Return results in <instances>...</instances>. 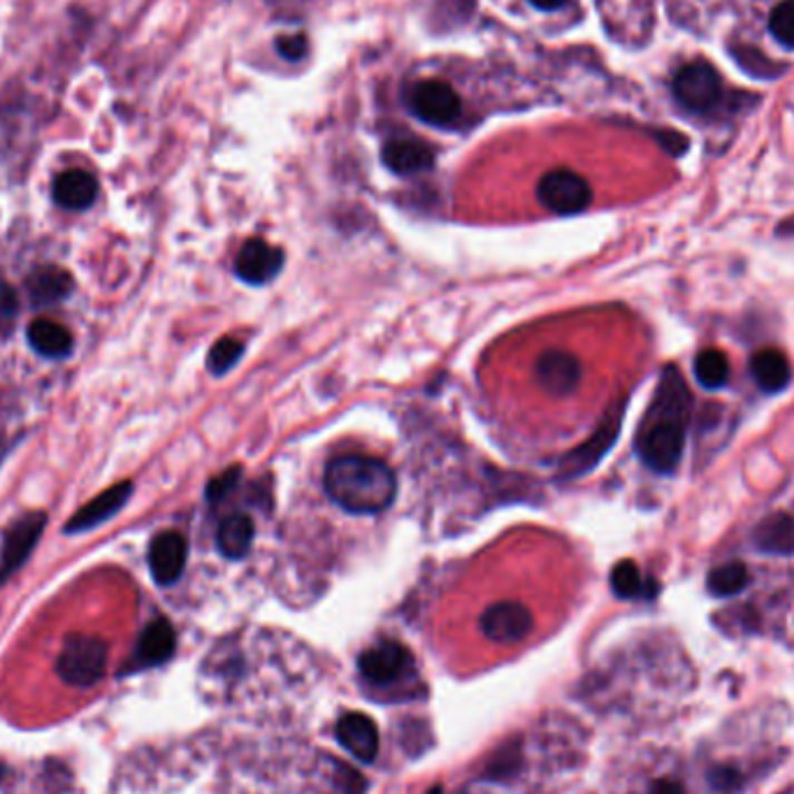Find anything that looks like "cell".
I'll return each mask as SVG.
<instances>
[{
  "label": "cell",
  "mask_w": 794,
  "mask_h": 794,
  "mask_svg": "<svg viewBox=\"0 0 794 794\" xmlns=\"http://www.w3.org/2000/svg\"><path fill=\"white\" fill-rule=\"evenodd\" d=\"M690 393L678 370L667 367L657 386L653 406L637 437V453L646 468L657 474H672L686 447V421Z\"/></svg>",
  "instance_id": "cell-1"
},
{
  "label": "cell",
  "mask_w": 794,
  "mask_h": 794,
  "mask_svg": "<svg viewBox=\"0 0 794 794\" xmlns=\"http://www.w3.org/2000/svg\"><path fill=\"white\" fill-rule=\"evenodd\" d=\"M323 486L337 507L359 516L386 511L398 496V479L389 464L359 453L327 462Z\"/></svg>",
  "instance_id": "cell-2"
},
{
  "label": "cell",
  "mask_w": 794,
  "mask_h": 794,
  "mask_svg": "<svg viewBox=\"0 0 794 794\" xmlns=\"http://www.w3.org/2000/svg\"><path fill=\"white\" fill-rule=\"evenodd\" d=\"M107 644L91 635H72L66 639L57 660L59 676L72 688H94L105 676Z\"/></svg>",
  "instance_id": "cell-3"
},
{
  "label": "cell",
  "mask_w": 794,
  "mask_h": 794,
  "mask_svg": "<svg viewBox=\"0 0 794 794\" xmlns=\"http://www.w3.org/2000/svg\"><path fill=\"white\" fill-rule=\"evenodd\" d=\"M539 203L558 216L581 214L592 203L590 184L574 170H551L546 173L537 186Z\"/></svg>",
  "instance_id": "cell-4"
},
{
  "label": "cell",
  "mask_w": 794,
  "mask_h": 794,
  "mask_svg": "<svg viewBox=\"0 0 794 794\" xmlns=\"http://www.w3.org/2000/svg\"><path fill=\"white\" fill-rule=\"evenodd\" d=\"M412 112L428 126L451 128L462 117V100L458 91L442 79H425L412 91Z\"/></svg>",
  "instance_id": "cell-5"
},
{
  "label": "cell",
  "mask_w": 794,
  "mask_h": 794,
  "mask_svg": "<svg viewBox=\"0 0 794 794\" xmlns=\"http://www.w3.org/2000/svg\"><path fill=\"white\" fill-rule=\"evenodd\" d=\"M721 77L706 61L683 66L674 79V96L690 112H708L721 100Z\"/></svg>",
  "instance_id": "cell-6"
},
{
  "label": "cell",
  "mask_w": 794,
  "mask_h": 794,
  "mask_svg": "<svg viewBox=\"0 0 794 794\" xmlns=\"http://www.w3.org/2000/svg\"><path fill=\"white\" fill-rule=\"evenodd\" d=\"M623 409L625 404H618L616 409L605 416L601 425L592 432L590 440L586 444H581L579 449H574L567 458H562L560 462V477L562 479H577L581 474H588L590 470H595L599 460L607 455V451L616 444L618 432L623 425Z\"/></svg>",
  "instance_id": "cell-7"
},
{
  "label": "cell",
  "mask_w": 794,
  "mask_h": 794,
  "mask_svg": "<svg viewBox=\"0 0 794 794\" xmlns=\"http://www.w3.org/2000/svg\"><path fill=\"white\" fill-rule=\"evenodd\" d=\"M412 653L391 639H383L376 646L367 648L359 660L361 676L372 683V686H389V683H395L412 672Z\"/></svg>",
  "instance_id": "cell-8"
},
{
  "label": "cell",
  "mask_w": 794,
  "mask_h": 794,
  "mask_svg": "<svg viewBox=\"0 0 794 794\" xmlns=\"http://www.w3.org/2000/svg\"><path fill=\"white\" fill-rule=\"evenodd\" d=\"M47 526L45 513H29L19 518L17 523L8 530L3 539V551H0V586H3L12 574L29 560L33 553L36 543L42 537V530Z\"/></svg>",
  "instance_id": "cell-9"
},
{
  "label": "cell",
  "mask_w": 794,
  "mask_h": 794,
  "mask_svg": "<svg viewBox=\"0 0 794 794\" xmlns=\"http://www.w3.org/2000/svg\"><path fill=\"white\" fill-rule=\"evenodd\" d=\"M284 252L265 239L246 242L235 258V275L249 286H265L275 280L284 267Z\"/></svg>",
  "instance_id": "cell-10"
},
{
  "label": "cell",
  "mask_w": 794,
  "mask_h": 794,
  "mask_svg": "<svg viewBox=\"0 0 794 794\" xmlns=\"http://www.w3.org/2000/svg\"><path fill=\"white\" fill-rule=\"evenodd\" d=\"M483 635L496 644H516L532 629V614L518 601H498L481 616Z\"/></svg>",
  "instance_id": "cell-11"
},
{
  "label": "cell",
  "mask_w": 794,
  "mask_h": 794,
  "mask_svg": "<svg viewBox=\"0 0 794 794\" xmlns=\"http://www.w3.org/2000/svg\"><path fill=\"white\" fill-rule=\"evenodd\" d=\"M537 381L546 393L556 398H565L571 391L579 389L581 383V363L574 359L571 353L565 351H549L543 353L535 365Z\"/></svg>",
  "instance_id": "cell-12"
},
{
  "label": "cell",
  "mask_w": 794,
  "mask_h": 794,
  "mask_svg": "<svg viewBox=\"0 0 794 794\" xmlns=\"http://www.w3.org/2000/svg\"><path fill=\"white\" fill-rule=\"evenodd\" d=\"M188 546L179 532H163L151 541L149 567L158 586H173L179 581L186 567Z\"/></svg>",
  "instance_id": "cell-13"
},
{
  "label": "cell",
  "mask_w": 794,
  "mask_h": 794,
  "mask_svg": "<svg viewBox=\"0 0 794 794\" xmlns=\"http://www.w3.org/2000/svg\"><path fill=\"white\" fill-rule=\"evenodd\" d=\"M130 496H133V483L130 481H124V483L107 488L105 492H100L96 500H91L89 504L81 507L68 520L66 532L68 535H79V532H89V530L98 528L100 523H105V520L117 516L119 509L128 502Z\"/></svg>",
  "instance_id": "cell-14"
},
{
  "label": "cell",
  "mask_w": 794,
  "mask_h": 794,
  "mask_svg": "<svg viewBox=\"0 0 794 794\" xmlns=\"http://www.w3.org/2000/svg\"><path fill=\"white\" fill-rule=\"evenodd\" d=\"M177 646V637L175 629L166 618H156L154 623H149L145 627V633L138 641V648H135L133 655V669H149V667H158L163 663H168Z\"/></svg>",
  "instance_id": "cell-15"
},
{
  "label": "cell",
  "mask_w": 794,
  "mask_h": 794,
  "mask_svg": "<svg viewBox=\"0 0 794 794\" xmlns=\"http://www.w3.org/2000/svg\"><path fill=\"white\" fill-rule=\"evenodd\" d=\"M381 160L391 173L409 177V175H419V173L430 170L434 166V154L421 140L398 138V140H389L386 145H383Z\"/></svg>",
  "instance_id": "cell-16"
},
{
  "label": "cell",
  "mask_w": 794,
  "mask_h": 794,
  "mask_svg": "<svg viewBox=\"0 0 794 794\" xmlns=\"http://www.w3.org/2000/svg\"><path fill=\"white\" fill-rule=\"evenodd\" d=\"M337 742L361 762H372L379 753V732L372 718L365 714H346L340 718L337 727Z\"/></svg>",
  "instance_id": "cell-17"
},
{
  "label": "cell",
  "mask_w": 794,
  "mask_h": 794,
  "mask_svg": "<svg viewBox=\"0 0 794 794\" xmlns=\"http://www.w3.org/2000/svg\"><path fill=\"white\" fill-rule=\"evenodd\" d=\"M98 196V182L87 170H68L53 182V200L61 207L79 212L94 205Z\"/></svg>",
  "instance_id": "cell-18"
},
{
  "label": "cell",
  "mask_w": 794,
  "mask_h": 794,
  "mask_svg": "<svg viewBox=\"0 0 794 794\" xmlns=\"http://www.w3.org/2000/svg\"><path fill=\"white\" fill-rule=\"evenodd\" d=\"M254 543V520L244 513H233L222 520L216 530V546L226 558L242 560L252 551Z\"/></svg>",
  "instance_id": "cell-19"
},
{
  "label": "cell",
  "mask_w": 794,
  "mask_h": 794,
  "mask_svg": "<svg viewBox=\"0 0 794 794\" xmlns=\"http://www.w3.org/2000/svg\"><path fill=\"white\" fill-rule=\"evenodd\" d=\"M753 541L757 551L772 556L794 553V518L787 513H776L757 526Z\"/></svg>",
  "instance_id": "cell-20"
},
{
  "label": "cell",
  "mask_w": 794,
  "mask_h": 794,
  "mask_svg": "<svg viewBox=\"0 0 794 794\" xmlns=\"http://www.w3.org/2000/svg\"><path fill=\"white\" fill-rule=\"evenodd\" d=\"M751 374L764 393H781L790 383L792 370L783 353L774 349H764L753 355Z\"/></svg>",
  "instance_id": "cell-21"
},
{
  "label": "cell",
  "mask_w": 794,
  "mask_h": 794,
  "mask_svg": "<svg viewBox=\"0 0 794 794\" xmlns=\"http://www.w3.org/2000/svg\"><path fill=\"white\" fill-rule=\"evenodd\" d=\"M29 342L31 346L45 355V359H63L72 349V337L68 327L47 318L33 321L29 325Z\"/></svg>",
  "instance_id": "cell-22"
},
{
  "label": "cell",
  "mask_w": 794,
  "mask_h": 794,
  "mask_svg": "<svg viewBox=\"0 0 794 794\" xmlns=\"http://www.w3.org/2000/svg\"><path fill=\"white\" fill-rule=\"evenodd\" d=\"M611 588L620 599H650L657 592L653 579H644V574L635 562H618L611 571Z\"/></svg>",
  "instance_id": "cell-23"
},
{
  "label": "cell",
  "mask_w": 794,
  "mask_h": 794,
  "mask_svg": "<svg viewBox=\"0 0 794 794\" xmlns=\"http://www.w3.org/2000/svg\"><path fill=\"white\" fill-rule=\"evenodd\" d=\"M695 376L708 391L723 389L729 379V361L725 359V353L718 349L702 351L695 361Z\"/></svg>",
  "instance_id": "cell-24"
},
{
  "label": "cell",
  "mask_w": 794,
  "mask_h": 794,
  "mask_svg": "<svg viewBox=\"0 0 794 794\" xmlns=\"http://www.w3.org/2000/svg\"><path fill=\"white\" fill-rule=\"evenodd\" d=\"M29 291H31V297L36 300L38 305H51V303H57V300L68 295L70 277L61 269L47 267V269L38 272V275L33 277Z\"/></svg>",
  "instance_id": "cell-25"
},
{
  "label": "cell",
  "mask_w": 794,
  "mask_h": 794,
  "mask_svg": "<svg viewBox=\"0 0 794 794\" xmlns=\"http://www.w3.org/2000/svg\"><path fill=\"white\" fill-rule=\"evenodd\" d=\"M748 586V569L742 562H729L708 574V590L716 597H732Z\"/></svg>",
  "instance_id": "cell-26"
},
{
  "label": "cell",
  "mask_w": 794,
  "mask_h": 794,
  "mask_svg": "<svg viewBox=\"0 0 794 794\" xmlns=\"http://www.w3.org/2000/svg\"><path fill=\"white\" fill-rule=\"evenodd\" d=\"M242 353H244V344L237 342V340H231V337H224V340H218L209 355H207V367L214 376H224L226 372H231L237 361L242 359Z\"/></svg>",
  "instance_id": "cell-27"
},
{
  "label": "cell",
  "mask_w": 794,
  "mask_h": 794,
  "mask_svg": "<svg viewBox=\"0 0 794 794\" xmlns=\"http://www.w3.org/2000/svg\"><path fill=\"white\" fill-rule=\"evenodd\" d=\"M770 29L783 47L794 49V0H783L772 12Z\"/></svg>",
  "instance_id": "cell-28"
},
{
  "label": "cell",
  "mask_w": 794,
  "mask_h": 794,
  "mask_svg": "<svg viewBox=\"0 0 794 794\" xmlns=\"http://www.w3.org/2000/svg\"><path fill=\"white\" fill-rule=\"evenodd\" d=\"M275 49L282 59L286 61H303L307 53V38L305 33H295V36H280L275 40Z\"/></svg>",
  "instance_id": "cell-29"
},
{
  "label": "cell",
  "mask_w": 794,
  "mask_h": 794,
  "mask_svg": "<svg viewBox=\"0 0 794 794\" xmlns=\"http://www.w3.org/2000/svg\"><path fill=\"white\" fill-rule=\"evenodd\" d=\"M237 481H239V470H237V468L224 472L222 477H216L214 481H209V486H207V498H209L212 502L226 498L228 492L237 486Z\"/></svg>",
  "instance_id": "cell-30"
},
{
  "label": "cell",
  "mask_w": 794,
  "mask_h": 794,
  "mask_svg": "<svg viewBox=\"0 0 794 794\" xmlns=\"http://www.w3.org/2000/svg\"><path fill=\"white\" fill-rule=\"evenodd\" d=\"M657 140H660L663 149H667V151H669V154H674V156H678V154H683V151L688 149V140L683 138V135H680V133H676V130L657 133Z\"/></svg>",
  "instance_id": "cell-31"
},
{
  "label": "cell",
  "mask_w": 794,
  "mask_h": 794,
  "mask_svg": "<svg viewBox=\"0 0 794 794\" xmlns=\"http://www.w3.org/2000/svg\"><path fill=\"white\" fill-rule=\"evenodd\" d=\"M14 314V295L10 288L0 286V318H10Z\"/></svg>",
  "instance_id": "cell-32"
},
{
  "label": "cell",
  "mask_w": 794,
  "mask_h": 794,
  "mask_svg": "<svg viewBox=\"0 0 794 794\" xmlns=\"http://www.w3.org/2000/svg\"><path fill=\"white\" fill-rule=\"evenodd\" d=\"M650 794H686V792H683L680 783L663 778V781H655V783H653V787H650Z\"/></svg>",
  "instance_id": "cell-33"
},
{
  "label": "cell",
  "mask_w": 794,
  "mask_h": 794,
  "mask_svg": "<svg viewBox=\"0 0 794 794\" xmlns=\"http://www.w3.org/2000/svg\"><path fill=\"white\" fill-rule=\"evenodd\" d=\"M530 3L541 12H553V10H560L567 0H530Z\"/></svg>",
  "instance_id": "cell-34"
},
{
  "label": "cell",
  "mask_w": 794,
  "mask_h": 794,
  "mask_svg": "<svg viewBox=\"0 0 794 794\" xmlns=\"http://www.w3.org/2000/svg\"><path fill=\"white\" fill-rule=\"evenodd\" d=\"M3 776H6V770H3V764H0V781H3Z\"/></svg>",
  "instance_id": "cell-35"
}]
</instances>
